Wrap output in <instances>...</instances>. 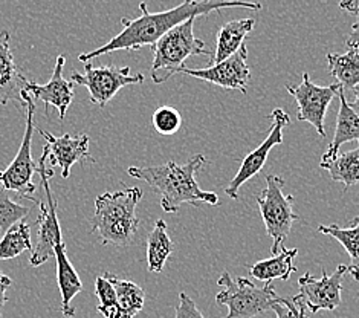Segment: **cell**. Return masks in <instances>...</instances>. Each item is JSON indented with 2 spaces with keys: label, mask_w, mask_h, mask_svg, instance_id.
<instances>
[{
  "label": "cell",
  "mask_w": 359,
  "mask_h": 318,
  "mask_svg": "<svg viewBox=\"0 0 359 318\" xmlns=\"http://www.w3.org/2000/svg\"><path fill=\"white\" fill-rule=\"evenodd\" d=\"M225 8H245V10L260 11L262 5L254 2H219V0H199V2H184L172 10L162 13H149L147 4H140L141 15L138 19L123 17V31L110 39L104 46L79 55V62L88 63L100 55L115 53L123 49H141L144 46H153L165 36L168 31L176 28L190 19H198L199 15L225 10Z\"/></svg>",
  "instance_id": "obj_1"
},
{
  "label": "cell",
  "mask_w": 359,
  "mask_h": 318,
  "mask_svg": "<svg viewBox=\"0 0 359 318\" xmlns=\"http://www.w3.org/2000/svg\"><path fill=\"white\" fill-rule=\"evenodd\" d=\"M205 161L203 154H194L182 166L168 161L162 166L129 167L127 173L147 183L161 196V207L165 213H177L184 204H191L194 207L199 202L219 205V196L202 190L196 180Z\"/></svg>",
  "instance_id": "obj_2"
},
{
  "label": "cell",
  "mask_w": 359,
  "mask_h": 318,
  "mask_svg": "<svg viewBox=\"0 0 359 318\" xmlns=\"http://www.w3.org/2000/svg\"><path fill=\"white\" fill-rule=\"evenodd\" d=\"M142 197L140 187L102 193L95 199L90 231L98 233L102 245L127 246L138 233L140 219L136 207Z\"/></svg>",
  "instance_id": "obj_3"
},
{
  "label": "cell",
  "mask_w": 359,
  "mask_h": 318,
  "mask_svg": "<svg viewBox=\"0 0 359 318\" xmlns=\"http://www.w3.org/2000/svg\"><path fill=\"white\" fill-rule=\"evenodd\" d=\"M196 19H190L168 31L151 46L153 63L150 69L151 81L165 83L184 67V62L190 55H210L205 49V41L194 36L193 27Z\"/></svg>",
  "instance_id": "obj_4"
},
{
  "label": "cell",
  "mask_w": 359,
  "mask_h": 318,
  "mask_svg": "<svg viewBox=\"0 0 359 318\" xmlns=\"http://www.w3.org/2000/svg\"><path fill=\"white\" fill-rule=\"evenodd\" d=\"M219 286H224L216 296L219 306L228 307L225 318H254L272 309L281 297L276 292L272 283H266L263 288L255 286L245 277H231L229 272H224L217 280Z\"/></svg>",
  "instance_id": "obj_5"
},
{
  "label": "cell",
  "mask_w": 359,
  "mask_h": 318,
  "mask_svg": "<svg viewBox=\"0 0 359 318\" xmlns=\"http://www.w3.org/2000/svg\"><path fill=\"white\" fill-rule=\"evenodd\" d=\"M285 179L277 175L266 176V188L257 196L262 219L266 233L272 239V256H277L292 230L298 216L294 213V196L285 194Z\"/></svg>",
  "instance_id": "obj_6"
},
{
  "label": "cell",
  "mask_w": 359,
  "mask_h": 318,
  "mask_svg": "<svg viewBox=\"0 0 359 318\" xmlns=\"http://www.w3.org/2000/svg\"><path fill=\"white\" fill-rule=\"evenodd\" d=\"M48 157L49 149L48 145L43 147V154L39 159V176L41 179V188H43V197L39 201L40 214H39V233H37V244L32 248L29 263L32 266L45 265L50 257H54V248L60 244H63L62 228H60L58 220V202L54 199L53 190H50L49 179L54 176L53 168L48 167Z\"/></svg>",
  "instance_id": "obj_7"
},
{
  "label": "cell",
  "mask_w": 359,
  "mask_h": 318,
  "mask_svg": "<svg viewBox=\"0 0 359 318\" xmlns=\"http://www.w3.org/2000/svg\"><path fill=\"white\" fill-rule=\"evenodd\" d=\"M25 109H27V127H25V135L20 144V149L17 152L15 158L8 168L2 170V178H0V187L5 188L6 192H15L22 199L32 201L39 204L32 194L37 192V185L34 184V175L39 173V164L32 159V136L36 132V105L31 98L29 93L25 92Z\"/></svg>",
  "instance_id": "obj_8"
},
{
  "label": "cell",
  "mask_w": 359,
  "mask_h": 318,
  "mask_svg": "<svg viewBox=\"0 0 359 318\" xmlns=\"http://www.w3.org/2000/svg\"><path fill=\"white\" fill-rule=\"evenodd\" d=\"M84 72L80 74L74 71L71 75V81L75 84L84 86L89 91L90 101L98 107L104 109L109 101L126 86L142 84V74H130V67H118V66H93L90 62L83 63Z\"/></svg>",
  "instance_id": "obj_9"
},
{
  "label": "cell",
  "mask_w": 359,
  "mask_h": 318,
  "mask_svg": "<svg viewBox=\"0 0 359 318\" xmlns=\"http://www.w3.org/2000/svg\"><path fill=\"white\" fill-rule=\"evenodd\" d=\"M339 88L341 86L337 83L330 86L315 84L307 72L303 74L300 86H286V91L297 101L298 119L312 124L318 135H321V138L326 136L324 119H326L329 105L337 98Z\"/></svg>",
  "instance_id": "obj_10"
},
{
  "label": "cell",
  "mask_w": 359,
  "mask_h": 318,
  "mask_svg": "<svg viewBox=\"0 0 359 318\" xmlns=\"http://www.w3.org/2000/svg\"><path fill=\"white\" fill-rule=\"evenodd\" d=\"M347 272V265H338L332 276H327L324 266H321V279L313 277L306 272L298 280L300 294L307 306V311L316 314L318 311H335L341 305L343 294V279Z\"/></svg>",
  "instance_id": "obj_11"
},
{
  "label": "cell",
  "mask_w": 359,
  "mask_h": 318,
  "mask_svg": "<svg viewBox=\"0 0 359 318\" xmlns=\"http://www.w3.org/2000/svg\"><path fill=\"white\" fill-rule=\"evenodd\" d=\"M272 126L269 128V133L264 141L259 145L257 149L252 150L250 154H246L241 168L236 173V176L231 180L229 185L225 188V193L231 199H237L238 190L241 187L248 183L251 178H254L259 171L264 167L269 157V152L276 147V145L283 144V128L290 123V117L286 114L283 109H273L272 110Z\"/></svg>",
  "instance_id": "obj_12"
},
{
  "label": "cell",
  "mask_w": 359,
  "mask_h": 318,
  "mask_svg": "<svg viewBox=\"0 0 359 318\" xmlns=\"http://www.w3.org/2000/svg\"><path fill=\"white\" fill-rule=\"evenodd\" d=\"M182 74L191 75L194 79L212 83L224 89L241 91L246 93V86L251 80V71L248 66V46L243 43L242 48L234 55L226 58L219 65L205 67V69H191V67H182Z\"/></svg>",
  "instance_id": "obj_13"
},
{
  "label": "cell",
  "mask_w": 359,
  "mask_h": 318,
  "mask_svg": "<svg viewBox=\"0 0 359 318\" xmlns=\"http://www.w3.org/2000/svg\"><path fill=\"white\" fill-rule=\"evenodd\" d=\"M36 131L46 140V145L49 149L50 166L62 168V176L66 179L71 175V168L76 162H92L95 164V159L89 153V135L80 133L72 136L65 133L62 136H54L43 128L36 127Z\"/></svg>",
  "instance_id": "obj_14"
},
{
  "label": "cell",
  "mask_w": 359,
  "mask_h": 318,
  "mask_svg": "<svg viewBox=\"0 0 359 318\" xmlns=\"http://www.w3.org/2000/svg\"><path fill=\"white\" fill-rule=\"evenodd\" d=\"M65 63L66 57L58 55L53 77H50V80L46 84L28 81L27 88H25V92L43 102L46 117H49V107L53 106L58 110V118L62 121L66 118L67 109H69L71 102L74 101V83L71 80H66L63 77Z\"/></svg>",
  "instance_id": "obj_15"
},
{
  "label": "cell",
  "mask_w": 359,
  "mask_h": 318,
  "mask_svg": "<svg viewBox=\"0 0 359 318\" xmlns=\"http://www.w3.org/2000/svg\"><path fill=\"white\" fill-rule=\"evenodd\" d=\"M10 41L11 34L0 31V106L17 101L25 107V88L29 80L17 67Z\"/></svg>",
  "instance_id": "obj_16"
},
{
  "label": "cell",
  "mask_w": 359,
  "mask_h": 318,
  "mask_svg": "<svg viewBox=\"0 0 359 318\" xmlns=\"http://www.w3.org/2000/svg\"><path fill=\"white\" fill-rule=\"evenodd\" d=\"M54 259L57 263L58 289L62 294V314L66 318H72L75 315V307L71 303L83 291V283L69 257H67L65 242L54 248Z\"/></svg>",
  "instance_id": "obj_17"
},
{
  "label": "cell",
  "mask_w": 359,
  "mask_h": 318,
  "mask_svg": "<svg viewBox=\"0 0 359 318\" xmlns=\"http://www.w3.org/2000/svg\"><path fill=\"white\" fill-rule=\"evenodd\" d=\"M339 110L337 117V127L333 133V140L329 145L327 152L323 154L321 161L333 159L338 154V150L344 143L358 141L359 143V117L356 112L350 107V102L346 100L344 89L339 88Z\"/></svg>",
  "instance_id": "obj_18"
},
{
  "label": "cell",
  "mask_w": 359,
  "mask_h": 318,
  "mask_svg": "<svg viewBox=\"0 0 359 318\" xmlns=\"http://www.w3.org/2000/svg\"><path fill=\"white\" fill-rule=\"evenodd\" d=\"M255 27L254 19H238L225 23L217 32L216 51L211 57V66L225 62L242 48L245 39Z\"/></svg>",
  "instance_id": "obj_19"
},
{
  "label": "cell",
  "mask_w": 359,
  "mask_h": 318,
  "mask_svg": "<svg viewBox=\"0 0 359 318\" xmlns=\"http://www.w3.org/2000/svg\"><path fill=\"white\" fill-rule=\"evenodd\" d=\"M298 254V249H286L281 248L277 256H272L266 260H260L250 266V274L257 280L272 283L273 280H289L295 271V263L294 259Z\"/></svg>",
  "instance_id": "obj_20"
},
{
  "label": "cell",
  "mask_w": 359,
  "mask_h": 318,
  "mask_svg": "<svg viewBox=\"0 0 359 318\" xmlns=\"http://www.w3.org/2000/svg\"><path fill=\"white\" fill-rule=\"evenodd\" d=\"M344 54H327L329 72L343 89H355L359 86V43H350Z\"/></svg>",
  "instance_id": "obj_21"
},
{
  "label": "cell",
  "mask_w": 359,
  "mask_h": 318,
  "mask_svg": "<svg viewBox=\"0 0 359 318\" xmlns=\"http://www.w3.org/2000/svg\"><path fill=\"white\" fill-rule=\"evenodd\" d=\"M175 245L167 233V223L159 219L155 227L150 231L147 237V266L150 272H162L168 260L173 254Z\"/></svg>",
  "instance_id": "obj_22"
},
{
  "label": "cell",
  "mask_w": 359,
  "mask_h": 318,
  "mask_svg": "<svg viewBox=\"0 0 359 318\" xmlns=\"http://www.w3.org/2000/svg\"><path fill=\"white\" fill-rule=\"evenodd\" d=\"M116 292V300L119 311H121V318H135L141 312L145 303V292L136 283L130 280H123L116 277L115 274L104 272L102 274Z\"/></svg>",
  "instance_id": "obj_23"
},
{
  "label": "cell",
  "mask_w": 359,
  "mask_h": 318,
  "mask_svg": "<svg viewBox=\"0 0 359 318\" xmlns=\"http://www.w3.org/2000/svg\"><path fill=\"white\" fill-rule=\"evenodd\" d=\"M320 167L329 171L333 183H343L346 188L359 183V143L358 147L337 154L333 159L321 161Z\"/></svg>",
  "instance_id": "obj_24"
},
{
  "label": "cell",
  "mask_w": 359,
  "mask_h": 318,
  "mask_svg": "<svg viewBox=\"0 0 359 318\" xmlns=\"http://www.w3.org/2000/svg\"><path fill=\"white\" fill-rule=\"evenodd\" d=\"M321 234L337 239L344 246L350 256V265H347V272L359 281V223L352 228H341L339 225H321L318 227Z\"/></svg>",
  "instance_id": "obj_25"
},
{
  "label": "cell",
  "mask_w": 359,
  "mask_h": 318,
  "mask_svg": "<svg viewBox=\"0 0 359 318\" xmlns=\"http://www.w3.org/2000/svg\"><path fill=\"white\" fill-rule=\"evenodd\" d=\"M32 248L31 227L23 219L8 230L0 240V260L15 259L25 251L32 253Z\"/></svg>",
  "instance_id": "obj_26"
},
{
  "label": "cell",
  "mask_w": 359,
  "mask_h": 318,
  "mask_svg": "<svg viewBox=\"0 0 359 318\" xmlns=\"http://www.w3.org/2000/svg\"><path fill=\"white\" fill-rule=\"evenodd\" d=\"M95 296L98 298L97 311L104 318H121V311H119L116 292L104 276H100L95 280Z\"/></svg>",
  "instance_id": "obj_27"
},
{
  "label": "cell",
  "mask_w": 359,
  "mask_h": 318,
  "mask_svg": "<svg viewBox=\"0 0 359 318\" xmlns=\"http://www.w3.org/2000/svg\"><path fill=\"white\" fill-rule=\"evenodd\" d=\"M31 211L29 207H25L14 202L10 196H8L5 188L0 187V231L6 233L17 222L23 220Z\"/></svg>",
  "instance_id": "obj_28"
},
{
  "label": "cell",
  "mask_w": 359,
  "mask_h": 318,
  "mask_svg": "<svg viewBox=\"0 0 359 318\" xmlns=\"http://www.w3.org/2000/svg\"><path fill=\"white\" fill-rule=\"evenodd\" d=\"M155 131L161 135H173L182 126V117L172 106H161L151 117Z\"/></svg>",
  "instance_id": "obj_29"
},
{
  "label": "cell",
  "mask_w": 359,
  "mask_h": 318,
  "mask_svg": "<svg viewBox=\"0 0 359 318\" xmlns=\"http://www.w3.org/2000/svg\"><path fill=\"white\" fill-rule=\"evenodd\" d=\"M277 318H307V306L300 294L294 296L290 300L280 298L272 306Z\"/></svg>",
  "instance_id": "obj_30"
},
{
  "label": "cell",
  "mask_w": 359,
  "mask_h": 318,
  "mask_svg": "<svg viewBox=\"0 0 359 318\" xmlns=\"http://www.w3.org/2000/svg\"><path fill=\"white\" fill-rule=\"evenodd\" d=\"M175 318H205L199 307L196 306L193 300L188 297L185 292L179 294V305L176 306Z\"/></svg>",
  "instance_id": "obj_31"
},
{
  "label": "cell",
  "mask_w": 359,
  "mask_h": 318,
  "mask_svg": "<svg viewBox=\"0 0 359 318\" xmlns=\"http://www.w3.org/2000/svg\"><path fill=\"white\" fill-rule=\"evenodd\" d=\"M11 285H13V280L8 276H5V274L0 272V307H2L8 302L6 291Z\"/></svg>",
  "instance_id": "obj_32"
},
{
  "label": "cell",
  "mask_w": 359,
  "mask_h": 318,
  "mask_svg": "<svg viewBox=\"0 0 359 318\" xmlns=\"http://www.w3.org/2000/svg\"><path fill=\"white\" fill-rule=\"evenodd\" d=\"M339 6L343 8V10H346L347 13L358 15V19H359V0H352V2H341Z\"/></svg>",
  "instance_id": "obj_33"
},
{
  "label": "cell",
  "mask_w": 359,
  "mask_h": 318,
  "mask_svg": "<svg viewBox=\"0 0 359 318\" xmlns=\"http://www.w3.org/2000/svg\"><path fill=\"white\" fill-rule=\"evenodd\" d=\"M350 43H359V19L352 27V31H350V36L346 40V45H350Z\"/></svg>",
  "instance_id": "obj_34"
},
{
  "label": "cell",
  "mask_w": 359,
  "mask_h": 318,
  "mask_svg": "<svg viewBox=\"0 0 359 318\" xmlns=\"http://www.w3.org/2000/svg\"><path fill=\"white\" fill-rule=\"evenodd\" d=\"M353 93H355V100H353V102H350V107H352L359 117V86H356V88L353 89Z\"/></svg>",
  "instance_id": "obj_35"
},
{
  "label": "cell",
  "mask_w": 359,
  "mask_h": 318,
  "mask_svg": "<svg viewBox=\"0 0 359 318\" xmlns=\"http://www.w3.org/2000/svg\"><path fill=\"white\" fill-rule=\"evenodd\" d=\"M352 223H353V225H356V223H359V214H358V216L352 220Z\"/></svg>",
  "instance_id": "obj_36"
},
{
  "label": "cell",
  "mask_w": 359,
  "mask_h": 318,
  "mask_svg": "<svg viewBox=\"0 0 359 318\" xmlns=\"http://www.w3.org/2000/svg\"><path fill=\"white\" fill-rule=\"evenodd\" d=\"M0 178H2V170H0Z\"/></svg>",
  "instance_id": "obj_37"
},
{
  "label": "cell",
  "mask_w": 359,
  "mask_h": 318,
  "mask_svg": "<svg viewBox=\"0 0 359 318\" xmlns=\"http://www.w3.org/2000/svg\"><path fill=\"white\" fill-rule=\"evenodd\" d=\"M0 318H2V315H0Z\"/></svg>",
  "instance_id": "obj_38"
}]
</instances>
